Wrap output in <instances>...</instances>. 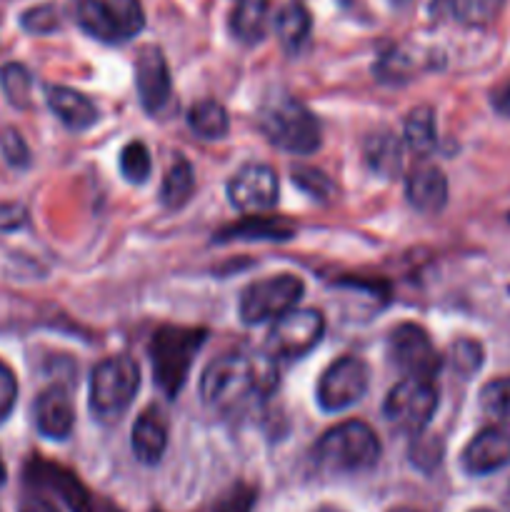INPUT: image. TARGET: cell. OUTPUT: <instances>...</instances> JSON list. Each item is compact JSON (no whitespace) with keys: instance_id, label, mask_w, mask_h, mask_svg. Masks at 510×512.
<instances>
[{"instance_id":"obj_1","label":"cell","mask_w":510,"mask_h":512,"mask_svg":"<svg viewBox=\"0 0 510 512\" xmlns=\"http://www.w3.org/2000/svg\"><path fill=\"white\" fill-rule=\"evenodd\" d=\"M278 385V370L270 355L228 353L203 370L200 398L220 415H238L268 398Z\"/></svg>"},{"instance_id":"obj_2","label":"cell","mask_w":510,"mask_h":512,"mask_svg":"<svg viewBox=\"0 0 510 512\" xmlns=\"http://www.w3.org/2000/svg\"><path fill=\"white\" fill-rule=\"evenodd\" d=\"M380 440L363 420H345L323 435L315 445V463L325 473L358 475L368 473L380 460Z\"/></svg>"},{"instance_id":"obj_3","label":"cell","mask_w":510,"mask_h":512,"mask_svg":"<svg viewBox=\"0 0 510 512\" xmlns=\"http://www.w3.org/2000/svg\"><path fill=\"white\" fill-rule=\"evenodd\" d=\"M258 125L268 143L293 155H310L320 148V123L300 100L273 95L260 105Z\"/></svg>"},{"instance_id":"obj_4","label":"cell","mask_w":510,"mask_h":512,"mask_svg":"<svg viewBox=\"0 0 510 512\" xmlns=\"http://www.w3.org/2000/svg\"><path fill=\"white\" fill-rule=\"evenodd\" d=\"M205 338H208V330L178 328V325H165L153 333L150 338L153 380L168 398H175L183 390Z\"/></svg>"},{"instance_id":"obj_5","label":"cell","mask_w":510,"mask_h":512,"mask_svg":"<svg viewBox=\"0 0 510 512\" xmlns=\"http://www.w3.org/2000/svg\"><path fill=\"white\" fill-rule=\"evenodd\" d=\"M140 388V368L128 355L105 358L90 375V413L98 423L113 425L128 413Z\"/></svg>"},{"instance_id":"obj_6","label":"cell","mask_w":510,"mask_h":512,"mask_svg":"<svg viewBox=\"0 0 510 512\" xmlns=\"http://www.w3.org/2000/svg\"><path fill=\"white\" fill-rule=\"evenodd\" d=\"M305 283L298 275L280 273L273 278H263L250 283L240 295V320L245 325H260L268 320H278L303 298Z\"/></svg>"},{"instance_id":"obj_7","label":"cell","mask_w":510,"mask_h":512,"mask_svg":"<svg viewBox=\"0 0 510 512\" xmlns=\"http://www.w3.org/2000/svg\"><path fill=\"white\" fill-rule=\"evenodd\" d=\"M438 410V388L433 378H410L405 375L390 388L383 403V415L390 425L405 433H420Z\"/></svg>"},{"instance_id":"obj_8","label":"cell","mask_w":510,"mask_h":512,"mask_svg":"<svg viewBox=\"0 0 510 512\" xmlns=\"http://www.w3.org/2000/svg\"><path fill=\"white\" fill-rule=\"evenodd\" d=\"M325 318L318 310H288L270 328L265 348L273 360H300L323 340Z\"/></svg>"},{"instance_id":"obj_9","label":"cell","mask_w":510,"mask_h":512,"mask_svg":"<svg viewBox=\"0 0 510 512\" xmlns=\"http://www.w3.org/2000/svg\"><path fill=\"white\" fill-rule=\"evenodd\" d=\"M370 388V370L365 360L355 358V355H343L328 365L315 395H318V405L325 413H343V410L353 408L355 403L365 398Z\"/></svg>"},{"instance_id":"obj_10","label":"cell","mask_w":510,"mask_h":512,"mask_svg":"<svg viewBox=\"0 0 510 512\" xmlns=\"http://www.w3.org/2000/svg\"><path fill=\"white\" fill-rule=\"evenodd\" d=\"M388 355L395 368L410 378H433L440 373L443 358L435 350L425 328L415 323H403L393 328L388 338Z\"/></svg>"},{"instance_id":"obj_11","label":"cell","mask_w":510,"mask_h":512,"mask_svg":"<svg viewBox=\"0 0 510 512\" xmlns=\"http://www.w3.org/2000/svg\"><path fill=\"white\" fill-rule=\"evenodd\" d=\"M228 200L240 213H265L278 205V175L270 165L250 163L228 183Z\"/></svg>"},{"instance_id":"obj_12","label":"cell","mask_w":510,"mask_h":512,"mask_svg":"<svg viewBox=\"0 0 510 512\" xmlns=\"http://www.w3.org/2000/svg\"><path fill=\"white\" fill-rule=\"evenodd\" d=\"M135 88H138L140 105L150 115L160 113L170 103V93H173L170 70L163 50L155 45H145L135 58Z\"/></svg>"},{"instance_id":"obj_13","label":"cell","mask_w":510,"mask_h":512,"mask_svg":"<svg viewBox=\"0 0 510 512\" xmlns=\"http://www.w3.org/2000/svg\"><path fill=\"white\" fill-rule=\"evenodd\" d=\"M33 423L38 433L48 440H65L73 433L75 408L63 385H50L35 398Z\"/></svg>"},{"instance_id":"obj_14","label":"cell","mask_w":510,"mask_h":512,"mask_svg":"<svg viewBox=\"0 0 510 512\" xmlns=\"http://www.w3.org/2000/svg\"><path fill=\"white\" fill-rule=\"evenodd\" d=\"M510 465V433L503 428H485L463 450V468L470 475H490Z\"/></svg>"},{"instance_id":"obj_15","label":"cell","mask_w":510,"mask_h":512,"mask_svg":"<svg viewBox=\"0 0 510 512\" xmlns=\"http://www.w3.org/2000/svg\"><path fill=\"white\" fill-rule=\"evenodd\" d=\"M405 195L418 213L435 215L448 203V178L435 165H418L405 180Z\"/></svg>"},{"instance_id":"obj_16","label":"cell","mask_w":510,"mask_h":512,"mask_svg":"<svg viewBox=\"0 0 510 512\" xmlns=\"http://www.w3.org/2000/svg\"><path fill=\"white\" fill-rule=\"evenodd\" d=\"M45 100H48V108L58 115L65 128L88 130L98 123V108L80 90L65 88V85H48Z\"/></svg>"},{"instance_id":"obj_17","label":"cell","mask_w":510,"mask_h":512,"mask_svg":"<svg viewBox=\"0 0 510 512\" xmlns=\"http://www.w3.org/2000/svg\"><path fill=\"white\" fill-rule=\"evenodd\" d=\"M130 445H133L135 458L143 465L160 463L165 448H168V423H165V418L158 410L148 408L135 420Z\"/></svg>"},{"instance_id":"obj_18","label":"cell","mask_w":510,"mask_h":512,"mask_svg":"<svg viewBox=\"0 0 510 512\" xmlns=\"http://www.w3.org/2000/svg\"><path fill=\"white\" fill-rule=\"evenodd\" d=\"M75 20L90 38L100 40V43H123V33H120L110 0H78Z\"/></svg>"},{"instance_id":"obj_19","label":"cell","mask_w":510,"mask_h":512,"mask_svg":"<svg viewBox=\"0 0 510 512\" xmlns=\"http://www.w3.org/2000/svg\"><path fill=\"white\" fill-rule=\"evenodd\" d=\"M295 228L285 220L265 218V215H248L240 223L228 225L215 235L218 243H230V240H290Z\"/></svg>"},{"instance_id":"obj_20","label":"cell","mask_w":510,"mask_h":512,"mask_svg":"<svg viewBox=\"0 0 510 512\" xmlns=\"http://www.w3.org/2000/svg\"><path fill=\"white\" fill-rule=\"evenodd\" d=\"M365 163L380 178H395L403 165V145L393 133H373L365 140Z\"/></svg>"},{"instance_id":"obj_21","label":"cell","mask_w":510,"mask_h":512,"mask_svg":"<svg viewBox=\"0 0 510 512\" xmlns=\"http://www.w3.org/2000/svg\"><path fill=\"white\" fill-rule=\"evenodd\" d=\"M268 25V0H235L230 13V30L240 43H260Z\"/></svg>"},{"instance_id":"obj_22","label":"cell","mask_w":510,"mask_h":512,"mask_svg":"<svg viewBox=\"0 0 510 512\" xmlns=\"http://www.w3.org/2000/svg\"><path fill=\"white\" fill-rule=\"evenodd\" d=\"M310 28H313V20H310L308 8L298 0L283 5L275 18V33H278L280 45H283L288 53H298L310 38Z\"/></svg>"},{"instance_id":"obj_23","label":"cell","mask_w":510,"mask_h":512,"mask_svg":"<svg viewBox=\"0 0 510 512\" xmlns=\"http://www.w3.org/2000/svg\"><path fill=\"white\" fill-rule=\"evenodd\" d=\"M195 190V173L193 165L188 163V158L183 155H175L173 163H170L168 173L163 178V188H160V203L168 210H178L193 198Z\"/></svg>"},{"instance_id":"obj_24","label":"cell","mask_w":510,"mask_h":512,"mask_svg":"<svg viewBox=\"0 0 510 512\" xmlns=\"http://www.w3.org/2000/svg\"><path fill=\"white\" fill-rule=\"evenodd\" d=\"M403 140L415 155H420V158L433 153L435 143H438V125H435L433 108L418 105V108L410 110V115L405 118Z\"/></svg>"},{"instance_id":"obj_25","label":"cell","mask_w":510,"mask_h":512,"mask_svg":"<svg viewBox=\"0 0 510 512\" xmlns=\"http://www.w3.org/2000/svg\"><path fill=\"white\" fill-rule=\"evenodd\" d=\"M35 475H38L43 483H48L65 503L70 505L73 512H90V503H88V493H85L83 485L68 473V470L58 468V465L50 463H33Z\"/></svg>"},{"instance_id":"obj_26","label":"cell","mask_w":510,"mask_h":512,"mask_svg":"<svg viewBox=\"0 0 510 512\" xmlns=\"http://www.w3.org/2000/svg\"><path fill=\"white\" fill-rule=\"evenodd\" d=\"M188 125L198 138L218 140L228 133L230 118L228 110L218 100H200L188 110Z\"/></svg>"},{"instance_id":"obj_27","label":"cell","mask_w":510,"mask_h":512,"mask_svg":"<svg viewBox=\"0 0 510 512\" xmlns=\"http://www.w3.org/2000/svg\"><path fill=\"white\" fill-rule=\"evenodd\" d=\"M0 88L13 108H30V93H33V75L23 63H5L0 68Z\"/></svg>"},{"instance_id":"obj_28","label":"cell","mask_w":510,"mask_h":512,"mask_svg":"<svg viewBox=\"0 0 510 512\" xmlns=\"http://www.w3.org/2000/svg\"><path fill=\"white\" fill-rule=\"evenodd\" d=\"M120 173H123L128 183L143 185L150 178V173H153V160H150L148 145L140 143V140L125 145L120 150Z\"/></svg>"},{"instance_id":"obj_29","label":"cell","mask_w":510,"mask_h":512,"mask_svg":"<svg viewBox=\"0 0 510 512\" xmlns=\"http://www.w3.org/2000/svg\"><path fill=\"white\" fill-rule=\"evenodd\" d=\"M480 408L498 423L510 425V378L490 380L480 390Z\"/></svg>"},{"instance_id":"obj_30","label":"cell","mask_w":510,"mask_h":512,"mask_svg":"<svg viewBox=\"0 0 510 512\" xmlns=\"http://www.w3.org/2000/svg\"><path fill=\"white\" fill-rule=\"evenodd\" d=\"M503 0H453V15L465 25H488L498 18Z\"/></svg>"},{"instance_id":"obj_31","label":"cell","mask_w":510,"mask_h":512,"mask_svg":"<svg viewBox=\"0 0 510 512\" xmlns=\"http://www.w3.org/2000/svg\"><path fill=\"white\" fill-rule=\"evenodd\" d=\"M483 360H485V353L483 348H480V343H475V340H458V343H453V348H450V363H453V370L458 375H463V378H470V375L478 373L480 368H483Z\"/></svg>"},{"instance_id":"obj_32","label":"cell","mask_w":510,"mask_h":512,"mask_svg":"<svg viewBox=\"0 0 510 512\" xmlns=\"http://www.w3.org/2000/svg\"><path fill=\"white\" fill-rule=\"evenodd\" d=\"M110 5H113V13L118 18L123 40L135 38L145 28V13L140 0H110Z\"/></svg>"},{"instance_id":"obj_33","label":"cell","mask_w":510,"mask_h":512,"mask_svg":"<svg viewBox=\"0 0 510 512\" xmlns=\"http://www.w3.org/2000/svg\"><path fill=\"white\" fill-rule=\"evenodd\" d=\"M20 28L30 35H48L60 28V15L53 5H35L20 15Z\"/></svg>"},{"instance_id":"obj_34","label":"cell","mask_w":510,"mask_h":512,"mask_svg":"<svg viewBox=\"0 0 510 512\" xmlns=\"http://www.w3.org/2000/svg\"><path fill=\"white\" fill-rule=\"evenodd\" d=\"M293 183L315 200H328L330 193H333V183L320 170L308 168V165L293 168Z\"/></svg>"},{"instance_id":"obj_35","label":"cell","mask_w":510,"mask_h":512,"mask_svg":"<svg viewBox=\"0 0 510 512\" xmlns=\"http://www.w3.org/2000/svg\"><path fill=\"white\" fill-rule=\"evenodd\" d=\"M0 153H3L5 163H8L10 168L23 170L30 165L28 143H25V138L15 128H5V133L0 135Z\"/></svg>"},{"instance_id":"obj_36","label":"cell","mask_w":510,"mask_h":512,"mask_svg":"<svg viewBox=\"0 0 510 512\" xmlns=\"http://www.w3.org/2000/svg\"><path fill=\"white\" fill-rule=\"evenodd\" d=\"M15 403H18V378L13 370L0 360V423L10 418Z\"/></svg>"},{"instance_id":"obj_37","label":"cell","mask_w":510,"mask_h":512,"mask_svg":"<svg viewBox=\"0 0 510 512\" xmlns=\"http://www.w3.org/2000/svg\"><path fill=\"white\" fill-rule=\"evenodd\" d=\"M255 493L245 485H238V488L230 490L223 500H220L218 512H250V505H253Z\"/></svg>"},{"instance_id":"obj_38","label":"cell","mask_w":510,"mask_h":512,"mask_svg":"<svg viewBox=\"0 0 510 512\" xmlns=\"http://www.w3.org/2000/svg\"><path fill=\"white\" fill-rule=\"evenodd\" d=\"M410 458H413V463L420 465V468H433L440 460V445L435 443V440H425L418 435L413 443V450H410Z\"/></svg>"},{"instance_id":"obj_39","label":"cell","mask_w":510,"mask_h":512,"mask_svg":"<svg viewBox=\"0 0 510 512\" xmlns=\"http://www.w3.org/2000/svg\"><path fill=\"white\" fill-rule=\"evenodd\" d=\"M28 223V210L20 203H5L0 205V230L10 233V230H18Z\"/></svg>"},{"instance_id":"obj_40","label":"cell","mask_w":510,"mask_h":512,"mask_svg":"<svg viewBox=\"0 0 510 512\" xmlns=\"http://www.w3.org/2000/svg\"><path fill=\"white\" fill-rule=\"evenodd\" d=\"M20 512H60V510L55 508V505H50L48 500L35 498V500H28V503H25L23 508H20Z\"/></svg>"},{"instance_id":"obj_41","label":"cell","mask_w":510,"mask_h":512,"mask_svg":"<svg viewBox=\"0 0 510 512\" xmlns=\"http://www.w3.org/2000/svg\"><path fill=\"white\" fill-rule=\"evenodd\" d=\"M505 100H508V113H510V85H508V93H505V90H498V93H493V105L498 110H503Z\"/></svg>"},{"instance_id":"obj_42","label":"cell","mask_w":510,"mask_h":512,"mask_svg":"<svg viewBox=\"0 0 510 512\" xmlns=\"http://www.w3.org/2000/svg\"><path fill=\"white\" fill-rule=\"evenodd\" d=\"M5 478H8V473H5V465H3V460H0V488L5 485Z\"/></svg>"},{"instance_id":"obj_43","label":"cell","mask_w":510,"mask_h":512,"mask_svg":"<svg viewBox=\"0 0 510 512\" xmlns=\"http://www.w3.org/2000/svg\"><path fill=\"white\" fill-rule=\"evenodd\" d=\"M390 512H420V510H415V508H395V510H390Z\"/></svg>"},{"instance_id":"obj_44","label":"cell","mask_w":510,"mask_h":512,"mask_svg":"<svg viewBox=\"0 0 510 512\" xmlns=\"http://www.w3.org/2000/svg\"><path fill=\"white\" fill-rule=\"evenodd\" d=\"M505 508L510 512V488H508V495H505Z\"/></svg>"},{"instance_id":"obj_45","label":"cell","mask_w":510,"mask_h":512,"mask_svg":"<svg viewBox=\"0 0 510 512\" xmlns=\"http://www.w3.org/2000/svg\"><path fill=\"white\" fill-rule=\"evenodd\" d=\"M318 512H343V510H338V508H320Z\"/></svg>"},{"instance_id":"obj_46","label":"cell","mask_w":510,"mask_h":512,"mask_svg":"<svg viewBox=\"0 0 510 512\" xmlns=\"http://www.w3.org/2000/svg\"><path fill=\"white\" fill-rule=\"evenodd\" d=\"M475 512H493V510H475Z\"/></svg>"},{"instance_id":"obj_47","label":"cell","mask_w":510,"mask_h":512,"mask_svg":"<svg viewBox=\"0 0 510 512\" xmlns=\"http://www.w3.org/2000/svg\"><path fill=\"white\" fill-rule=\"evenodd\" d=\"M393 3H405V0H393Z\"/></svg>"},{"instance_id":"obj_48","label":"cell","mask_w":510,"mask_h":512,"mask_svg":"<svg viewBox=\"0 0 510 512\" xmlns=\"http://www.w3.org/2000/svg\"><path fill=\"white\" fill-rule=\"evenodd\" d=\"M340 3H348V0H340Z\"/></svg>"}]
</instances>
